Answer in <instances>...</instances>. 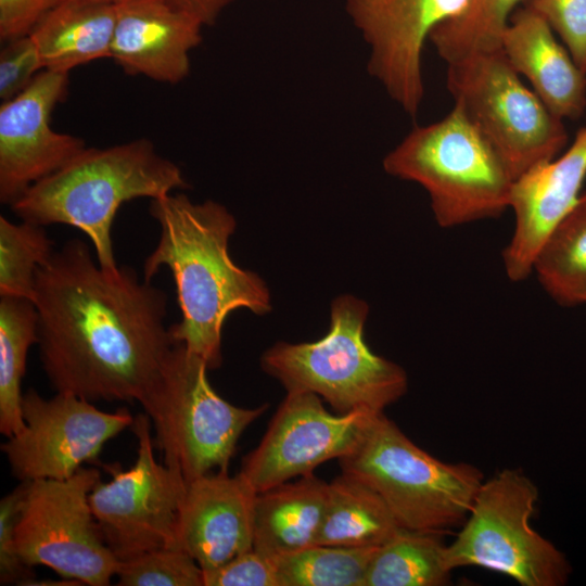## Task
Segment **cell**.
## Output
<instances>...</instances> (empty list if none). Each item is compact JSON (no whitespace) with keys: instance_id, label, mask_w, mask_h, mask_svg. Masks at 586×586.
Returning a JSON list of instances; mask_svg holds the SVG:
<instances>
[{"instance_id":"83f0119b","label":"cell","mask_w":586,"mask_h":586,"mask_svg":"<svg viewBox=\"0 0 586 586\" xmlns=\"http://www.w3.org/2000/svg\"><path fill=\"white\" fill-rule=\"evenodd\" d=\"M44 226L0 216V296L34 301L36 276L54 253Z\"/></svg>"},{"instance_id":"277c9868","label":"cell","mask_w":586,"mask_h":586,"mask_svg":"<svg viewBox=\"0 0 586 586\" xmlns=\"http://www.w3.org/2000/svg\"><path fill=\"white\" fill-rule=\"evenodd\" d=\"M388 175L417 182L443 228L500 216L515 179L461 109L411 131L383 158Z\"/></svg>"},{"instance_id":"30bf717a","label":"cell","mask_w":586,"mask_h":586,"mask_svg":"<svg viewBox=\"0 0 586 586\" xmlns=\"http://www.w3.org/2000/svg\"><path fill=\"white\" fill-rule=\"evenodd\" d=\"M100 481L93 468L64 480L28 481L15 528V549L28 565H44L64 578L106 586L119 559L103 539L89 504Z\"/></svg>"},{"instance_id":"8fae6325","label":"cell","mask_w":586,"mask_h":586,"mask_svg":"<svg viewBox=\"0 0 586 586\" xmlns=\"http://www.w3.org/2000/svg\"><path fill=\"white\" fill-rule=\"evenodd\" d=\"M138 448L127 470L107 467L111 481L101 480L89 494V504L101 535L119 561L143 552L178 547V512L187 482L182 474L156 460L151 420L133 419Z\"/></svg>"},{"instance_id":"ffe728a7","label":"cell","mask_w":586,"mask_h":586,"mask_svg":"<svg viewBox=\"0 0 586 586\" xmlns=\"http://www.w3.org/2000/svg\"><path fill=\"white\" fill-rule=\"evenodd\" d=\"M328 483L314 474L258 492L253 549L268 558L316 545Z\"/></svg>"},{"instance_id":"484cf974","label":"cell","mask_w":586,"mask_h":586,"mask_svg":"<svg viewBox=\"0 0 586 586\" xmlns=\"http://www.w3.org/2000/svg\"><path fill=\"white\" fill-rule=\"evenodd\" d=\"M378 549L316 544L271 559L278 586H361Z\"/></svg>"},{"instance_id":"3957f363","label":"cell","mask_w":586,"mask_h":586,"mask_svg":"<svg viewBox=\"0 0 586 586\" xmlns=\"http://www.w3.org/2000/svg\"><path fill=\"white\" fill-rule=\"evenodd\" d=\"M189 188L180 167L139 138L107 148H85L50 176L33 184L11 206L31 224L67 225L87 235L99 265L116 271L112 226L119 207Z\"/></svg>"},{"instance_id":"ac0fdd59","label":"cell","mask_w":586,"mask_h":586,"mask_svg":"<svg viewBox=\"0 0 586 586\" xmlns=\"http://www.w3.org/2000/svg\"><path fill=\"white\" fill-rule=\"evenodd\" d=\"M111 59L127 75L179 84L202 41L199 21L167 0H116Z\"/></svg>"},{"instance_id":"1f68e13d","label":"cell","mask_w":586,"mask_h":586,"mask_svg":"<svg viewBox=\"0 0 586 586\" xmlns=\"http://www.w3.org/2000/svg\"><path fill=\"white\" fill-rule=\"evenodd\" d=\"M43 69L38 48L29 34L4 42L0 51L1 102L25 90Z\"/></svg>"},{"instance_id":"cb8c5ba5","label":"cell","mask_w":586,"mask_h":586,"mask_svg":"<svg viewBox=\"0 0 586 586\" xmlns=\"http://www.w3.org/2000/svg\"><path fill=\"white\" fill-rule=\"evenodd\" d=\"M38 341L35 304L26 298H0V432L10 437L25 426L22 381L27 354Z\"/></svg>"},{"instance_id":"8992f818","label":"cell","mask_w":586,"mask_h":586,"mask_svg":"<svg viewBox=\"0 0 586 586\" xmlns=\"http://www.w3.org/2000/svg\"><path fill=\"white\" fill-rule=\"evenodd\" d=\"M368 304L353 295L331 305L329 332L307 343L278 342L260 358L263 370L286 392H310L337 413H381L408 387L406 371L374 354L364 337Z\"/></svg>"},{"instance_id":"2e32d148","label":"cell","mask_w":586,"mask_h":586,"mask_svg":"<svg viewBox=\"0 0 586 586\" xmlns=\"http://www.w3.org/2000/svg\"><path fill=\"white\" fill-rule=\"evenodd\" d=\"M256 495L241 472H215L188 482L178 512L177 546L203 572L253 549Z\"/></svg>"},{"instance_id":"5bb4252c","label":"cell","mask_w":586,"mask_h":586,"mask_svg":"<svg viewBox=\"0 0 586 586\" xmlns=\"http://www.w3.org/2000/svg\"><path fill=\"white\" fill-rule=\"evenodd\" d=\"M468 0H346L352 23L368 47L367 71L406 114L424 98L423 49L431 31L458 15Z\"/></svg>"},{"instance_id":"f1b7e54d","label":"cell","mask_w":586,"mask_h":586,"mask_svg":"<svg viewBox=\"0 0 586 586\" xmlns=\"http://www.w3.org/2000/svg\"><path fill=\"white\" fill-rule=\"evenodd\" d=\"M116 576L120 586H204L201 566L179 547L158 548L123 560Z\"/></svg>"},{"instance_id":"e0dca14e","label":"cell","mask_w":586,"mask_h":586,"mask_svg":"<svg viewBox=\"0 0 586 586\" xmlns=\"http://www.w3.org/2000/svg\"><path fill=\"white\" fill-rule=\"evenodd\" d=\"M586 178V126L569 149L514 181L510 208L515 218L511 240L502 251L508 278L521 281L533 273L535 256L558 221L581 195Z\"/></svg>"},{"instance_id":"7a4b0ae2","label":"cell","mask_w":586,"mask_h":586,"mask_svg":"<svg viewBox=\"0 0 586 586\" xmlns=\"http://www.w3.org/2000/svg\"><path fill=\"white\" fill-rule=\"evenodd\" d=\"M150 215L160 238L143 264L152 281L162 267L170 270L181 320L169 327L175 343L201 357L209 370L221 366V332L227 316L246 308L256 315L271 309L270 293L255 272L235 265L228 252L235 230L233 215L222 204L192 202L184 193L153 199Z\"/></svg>"},{"instance_id":"4316f807","label":"cell","mask_w":586,"mask_h":586,"mask_svg":"<svg viewBox=\"0 0 586 586\" xmlns=\"http://www.w3.org/2000/svg\"><path fill=\"white\" fill-rule=\"evenodd\" d=\"M520 2L524 0H468L458 15L431 31L429 40L447 64L473 52L498 49Z\"/></svg>"},{"instance_id":"d590c367","label":"cell","mask_w":586,"mask_h":586,"mask_svg":"<svg viewBox=\"0 0 586 586\" xmlns=\"http://www.w3.org/2000/svg\"><path fill=\"white\" fill-rule=\"evenodd\" d=\"M25 585H40V586H77V585H82L81 582L79 581H76V579H69V578H64L62 581H56V579H39V581H36L35 578L28 581Z\"/></svg>"},{"instance_id":"6da1fadb","label":"cell","mask_w":586,"mask_h":586,"mask_svg":"<svg viewBox=\"0 0 586 586\" xmlns=\"http://www.w3.org/2000/svg\"><path fill=\"white\" fill-rule=\"evenodd\" d=\"M33 302L40 361L56 392L143 400L175 344L163 290L129 266L102 268L74 238L37 271Z\"/></svg>"},{"instance_id":"d6a6232c","label":"cell","mask_w":586,"mask_h":586,"mask_svg":"<svg viewBox=\"0 0 586 586\" xmlns=\"http://www.w3.org/2000/svg\"><path fill=\"white\" fill-rule=\"evenodd\" d=\"M204 586H278L275 565L254 549L232 558L225 564L203 572Z\"/></svg>"},{"instance_id":"836d02e7","label":"cell","mask_w":586,"mask_h":586,"mask_svg":"<svg viewBox=\"0 0 586 586\" xmlns=\"http://www.w3.org/2000/svg\"><path fill=\"white\" fill-rule=\"evenodd\" d=\"M61 0H0L2 42L30 34L39 21Z\"/></svg>"},{"instance_id":"9a60e30c","label":"cell","mask_w":586,"mask_h":586,"mask_svg":"<svg viewBox=\"0 0 586 586\" xmlns=\"http://www.w3.org/2000/svg\"><path fill=\"white\" fill-rule=\"evenodd\" d=\"M68 73L43 69L0 106V201L12 205L86 146L80 137L51 127L54 109L68 93Z\"/></svg>"},{"instance_id":"9c48e42d","label":"cell","mask_w":586,"mask_h":586,"mask_svg":"<svg viewBox=\"0 0 586 586\" xmlns=\"http://www.w3.org/2000/svg\"><path fill=\"white\" fill-rule=\"evenodd\" d=\"M538 488L520 469H505L480 486L456 539L446 545L450 572L480 566L521 586H562L572 568L557 547L531 526Z\"/></svg>"},{"instance_id":"f546056e","label":"cell","mask_w":586,"mask_h":586,"mask_svg":"<svg viewBox=\"0 0 586 586\" xmlns=\"http://www.w3.org/2000/svg\"><path fill=\"white\" fill-rule=\"evenodd\" d=\"M523 4L550 26L586 74V0H524Z\"/></svg>"},{"instance_id":"44dd1931","label":"cell","mask_w":586,"mask_h":586,"mask_svg":"<svg viewBox=\"0 0 586 586\" xmlns=\"http://www.w3.org/2000/svg\"><path fill=\"white\" fill-rule=\"evenodd\" d=\"M115 2L61 0L30 31L44 69L69 73L111 58Z\"/></svg>"},{"instance_id":"603a6c76","label":"cell","mask_w":586,"mask_h":586,"mask_svg":"<svg viewBox=\"0 0 586 586\" xmlns=\"http://www.w3.org/2000/svg\"><path fill=\"white\" fill-rule=\"evenodd\" d=\"M533 272L556 303L562 306L586 303V192L540 245Z\"/></svg>"},{"instance_id":"5b68a950","label":"cell","mask_w":586,"mask_h":586,"mask_svg":"<svg viewBox=\"0 0 586 586\" xmlns=\"http://www.w3.org/2000/svg\"><path fill=\"white\" fill-rule=\"evenodd\" d=\"M339 463L381 496L400 528L416 532L462 525L484 482L476 467L443 462L421 449L384 412L369 419Z\"/></svg>"},{"instance_id":"ba28073f","label":"cell","mask_w":586,"mask_h":586,"mask_svg":"<svg viewBox=\"0 0 586 586\" xmlns=\"http://www.w3.org/2000/svg\"><path fill=\"white\" fill-rule=\"evenodd\" d=\"M446 85L455 105L495 148L515 180L556 158L568 142L563 120L522 82L501 48L448 63Z\"/></svg>"},{"instance_id":"d4e9b609","label":"cell","mask_w":586,"mask_h":586,"mask_svg":"<svg viewBox=\"0 0 586 586\" xmlns=\"http://www.w3.org/2000/svg\"><path fill=\"white\" fill-rule=\"evenodd\" d=\"M443 533L400 530L379 547L361 586H443L450 581L444 563Z\"/></svg>"},{"instance_id":"d6986e66","label":"cell","mask_w":586,"mask_h":586,"mask_svg":"<svg viewBox=\"0 0 586 586\" xmlns=\"http://www.w3.org/2000/svg\"><path fill=\"white\" fill-rule=\"evenodd\" d=\"M500 48L553 115L563 120L584 114L586 74L538 14L524 5L517 9L501 35Z\"/></svg>"},{"instance_id":"7c38bea8","label":"cell","mask_w":586,"mask_h":586,"mask_svg":"<svg viewBox=\"0 0 586 586\" xmlns=\"http://www.w3.org/2000/svg\"><path fill=\"white\" fill-rule=\"evenodd\" d=\"M22 416L24 429L1 445L21 481L72 476L135 419L126 408L102 411L77 395L56 392L44 398L34 388L23 395Z\"/></svg>"},{"instance_id":"52a82bcc","label":"cell","mask_w":586,"mask_h":586,"mask_svg":"<svg viewBox=\"0 0 586 586\" xmlns=\"http://www.w3.org/2000/svg\"><path fill=\"white\" fill-rule=\"evenodd\" d=\"M208 370L201 357L175 343L140 403L152 421L164 463L187 483L228 472L240 436L267 409L228 403L212 387Z\"/></svg>"},{"instance_id":"4dcf8cb0","label":"cell","mask_w":586,"mask_h":586,"mask_svg":"<svg viewBox=\"0 0 586 586\" xmlns=\"http://www.w3.org/2000/svg\"><path fill=\"white\" fill-rule=\"evenodd\" d=\"M28 481L22 483L0 501V582L1 585H25L35 578L15 549V528L21 515Z\"/></svg>"},{"instance_id":"e575fe53","label":"cell","mask_w":586,"mask_h":586,"mask_svg":"<svg viewBox=\"0 0 586 586\" xmlns=\"http://www.w3.org/2000/svg\"><path fill=\"white\" fill-rule=\"evenodd\" d=\"M175 8L189 14L203 26L213 25L232 0H167Z\"/></svg>"},{"instance_id":"8d00e7d4","label":"cell","mask_w":586,"mask_h":586,"mask_svg":"<svg viewBox=\"0 0 586 586\" xmlns=\"http://www.w3.org/2000/svg\"><path fill=\"white\" fill-rule=\"evenodd\" d=\"M74 1H98V2H115L116 0H74Z\"/></svg>"},{"instance_id":"4fadbf2b","label":"cell","mask_w":586,"mask_h":586,"mask_svg":"<svg viewBox=\"0 0 586 586\" xmlns=\"http://www.w3.org/2000/svg\"><path fill=\"white\" fill-rule=\"evenodd\" d=\"M378 415V413H375ZM374 413H331L310 392H286L258 446L243 458L241 473L256 492L314 474L356 445Z\"/></svg>"},{"instance_id":"7402d4cb","label":"cell","mask_w":586,"mask_h":586,"mask_svg":"<svg viewBox=\"0 0 586 586\" xmlns=\"http://www.w3.org/2000/svg\"><path fill=\"white\" fill-rule=\"evenodd\" d=\"M400 530L381 496L364 482L342 472L328 483L316 544L381 547Z\"/></svg>"}]
</instances>
